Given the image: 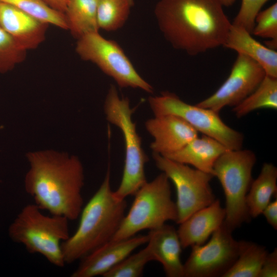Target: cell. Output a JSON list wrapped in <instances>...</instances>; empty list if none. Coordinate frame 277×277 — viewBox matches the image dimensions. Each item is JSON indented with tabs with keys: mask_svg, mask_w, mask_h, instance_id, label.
Segmentation results:
<instances>
[{
	"mask_svg": "<svg viewBox=\"0 0 277 277\" xmlns=\"http://www.w3.org/2000/svg\"><path fill=\"white\" fill-rule=\"evenodd\" d=\"M29 169L24 179L26 192L42 210L69 221L77 219L83 208L84 172L79 158L65 152L46 149L26 154Z\"/></svg>",
	"mask_w": 277,
	"mask_h": 277,
	"instance_id": "6da1fadb",
	"label": "cell"
},
{
	"mask_svg": "<svg viewBox=\"0 0 277 277\" xmlns=\"http://www.w3.org/2000/svg\"><path fill=\"white\" fill-rule=\"evenodd\" d=\"M223 7L221 0H159L154 11L172 47L195 56L224 46L231 23Z\"/></svg>",
	"mask_w": 277,
	"mask_h": 277,
	"instance_id": "7a4b0ae2",
	"label": "cell"
},
{
	"mask_svg": "<svg viewBox=\"0 0 277 277\" xmlns=\"http://www.w3.org/2000/svg\"><path fill=\"white\" fill-rule=\"evenodd\" d=\"M126 208L125 199L119 200L113 194L108 168L98 190L83 208L75 232L62 244L65 264L80 260L111 241L123 222Z\"/></svg>",
	"mask_w": 277,
	"mask_h": 277,
	"instance_id": "3957f363",
	"label": "cell"
},
{
	"mask_svg": "<svg viewBox=\"0 0 277 277\" xmlns=\"http://www.w3.org/2000/svg\"><path fill=\"white\" fill-rule=\"evenodd\" d=\"M42 211L35 204L25 205L9 226V235L29 253L41 254L54 266L63 267L61 245L70 236L69 220Z\"/></svg>",
	"mask_w": 277,
	"mask_h": 277,
	"instance_id": "277c9868",
	"label": "cell"
},
{
	"mask_svg": "<svg viewBox=\"0 0 277 277\" xmlns=\"http://www.w3.org/2000/svg\"><path fill=\"white\" fill-rule=\"evenodd\" d=\"M107 120L122 131L125 141V158L121 183L114 196L125 200L134 195L146 182L145 165L148 158L142 147L141 138L132 119V110L127 97H121L114 85L108 90L104 103Z\"/></svg>",
	"mask_w": 277,
	"mask_h": 277,
	"instance_id": "5b68a950",
	"label": "cell"
},
{
	"mask_svg": "<svg viewBox=\"0 0 277 277\" xmlns=\"http://www.w3.org/2000/svg\"><path fill=\"white\" fill-rule=\"evenodd\" d=\"M129 211L112 241L126 239L146 229L157 228L168 221L176 223L177 210L171 199L169 179L162 172L147 181L134 195Z\"/></svg>",
	"mask_w": 277,
	"mask_h": 277,
	"instance_id": "8992f818",
	"label": "cell"
},
{
	"mask_svg": "<svg viewBox=\"0 0 277 277\" xmlns=\"http://www.w3.org/2000/svg\"><path fill=\"white\" fill-rule=\"evenodd\" d=\"M254 153L248 149L227 150L213 166L225 197V217L223 224L231 231L250 221L246 195L252 182Z\"/></svg>",
	"mask_w": 277,
	"mask_h": 277,
	"instance_id": "52a82bcc",
	"label": "cell"
},
{
	"mask_svg": "<svg viewBox=\"0 0 277 277\" xmlns=\"http://www.w3.org/2000/svg\"><path fill=\"white\" fill-rule=\"evenodd\" d=\"M148 103L155 116L168 114L177 116L198 132L215 139L229 150L242 148L243 134L227 125L219 113L213 110L188 104L175 93L169 91L163 92L158 96H150Z\"/></svg>",
	"mask_w": 277,
	"mask_h": 277,
	"instance_id": "ba28073f",
	"label": "cell"
},
{
	"mask_svg": "<svg viewBox=\"0 0 277 277\" xmlns=\"http://www.w3.org/2000/svg\"><path fill=\"white\" fill-rule=\"evenodd\" d=\"M76 52L85 61L95 64L121 88H138L152 93L153 88L138 73L119 44L98 32L77 39Z\"/></svg>",
	"mask_w": 277,
	"mask_h": 277,
	"instance_id": "9c48e42d",
	"label": "cell"
},
{
	"mask_svg": "<svg viewBox=\"0 0 277 277\" xmlns=\"http://www.w3.org/2000/svg\"><path fill=\"white\" fill-rule=\"evenodd\" d=\"M156 166L174 184L176 190V223L180 224L197 210L211 204L216 199L210 185L214 177L188 165L153 153Z\"/></svg>",
	"mask_w": 277,
	"mask_h": 277,
	"instance_id": "30bf717a",
	"label": "cell"
},
{
	"mask_svg": "<svg viewBox=\"0 0 277 277\" xmlns=\"http://www.w3.org/2000/svg\"><path fill=\"white\" fill-rule=\"evenodd\" d=\"M232 232L222 223L207 243L191 246L183 264L184 277H222L238 258L243 244Z\"/></svg>",
	"mask_w": 277,
	"mask_h": 277,
	"instance_id": "8fae6325",
	"label": "cell"
},
{
	"mask_svg": "<svg viewBox=\"0 0 277 277\" xmlns=\"http://www.w3.org/2000/svg\"><path fill=\"white\" fill-rule=\"evenodd\" d=\"M266 75L259 63L245 54L238 53L225 82L212 95L196 105L217 113L225 107H234L253 92Z\"/></svg>",
	"mask_w": 277,
	"mask_h": 277,
	"instance_id": "7c38bea8",
	"label": "cell"
},
{
	"mask_svg": "<svg viewBox=\"0 0 277 277\" xmlns=\"http://www.w3.org/2000/svg\"><path fill=\"white\" fill-rule=\"evenodd\" d=\"M148 235H137L118 241H110L81 259L71 277L103 276L129 255L139 246L147 243Z\"/></svg>",
	"mask_w": 277,
	"mask_h": 277,
	"instance_id": "4fadbf2b",
	"label": "cell"
},
{
	"mask_svg": "<svg viewBox=\"0 0 277 277\" xmlns=\"http://www.w3.org/2000/svg\"><path fill=\"white\" fill-rule=\"evenodd\" d=\"M153 137L150 148L154 153L166 156L182 148L198 136V132L182 118L171 114L155 116L145 122Z\"/></svg>",
	"mask_w": 277,
	"mask_h": 277,
	"instance_id": "5bb4252c",
	"label": "cell"
},
{
	"mask_svg": "<svg viewBox=\"0 0 277 277\" xmlns=\"http://www.w3.org/2000/svg\"><path fill=\"white\" fill-rule=\"evenodd\" d=\"M47 24L0 2V27L24 50L35 48L45 38Z\"/></svg>",
	"mask_w": 277,
	"mask_h": 277,
	"instance_id": "9a60e30c",
	"label": "cell"
},
{
	"mask_svg": "<svg viewBox=\"0 0 277 277\" xmlns=\"http://www.w3.org/2000/svg\"><path fill=\"white\" fill-rule=\"evenodd\" d=\"M147 247L152 261L160 262L167 276L184 277L183 264L181 259L182 245L177 230L165 224L148 233Z\"/></svg>",
	"mask_w": 277,
	"mask_h": 277,
	"instance_id": "2e32d148",
	"label": "cell"
},
{
	"mask_svg": "<svg viewBox=\"0 0 277 277\" xmlns=\"http://www.w3.org/2000/svg\"><path fill=\"white\" fill-rule=\"evenodd\" d=\"M225 217V208L216 199L211 204L195 212L179 224L177 230L182 248L202 245Z\"/></svg>",
	"mask_w": 277,
	"mask_h": 277,
	"instance_id": "e0dca14e",
	"label": "cell"
},
{
	"mask_svg": "<svg viewBox=\"0 0 277 277\" xmlns=\"http://www.w3.org/2000/svg\"><path fill=\"white\" fill-rule=\"evenodd\" d=\"M227 150L229 149L218 141L203 134L202 137H195L178 151L163 156L190 165L214 177V164L218 157Z\"/></svg>",
	"mask_w": 277,
	"mask_h": 277,
	"instance_id": "ac0fdd59",
	"label": "cell"
},
{
	"mask_svg": "<svg viewBox=\"0 0 277 277\" xmlns=\"http://www.w3.org/2000/svg\"><path fill=\"white\" fill-rule=\"evenodd\" d=\"M242 27L231 24L224 47L245 54L259 63L266 75L277 78V52L256 41Z\"/></svg>",
	"mask_w": 277,
	"mask_h": 277,
	"instance_id": "d6986e66",
	"label": "cell"
},
{
	"mask_svg": "<svg viewBox=\"0 0 277 277\" xmlns=\"http://www.w3.org/2000/svg\"><path fill=\"white\" fill-rule=\"evenodd\" d=\"M276 167L272 164L264 163L258 177L252 181L246 195V204L251 218L262 214L272 195L276 194Z\"/></svg>",
	"mask_w": 277,
	"mask_h": 277,
	"instance_id": "ffe728a7",
	"label": "cell"
},
{
	"mask_svg": "<svg viewBox=\"0 0 277 277\" xmlns=\"http://www.w3.org/2000/svg\"><path fill=\"white\" fill-rule=\"evenodd\" d=\"M96 7V0H68L65 15L73 36L98 32Z\"/></svg>",
	"mask_w": 277,
	"mask_h": 277,
	"instance_id": "44dd1931",
	"label": "cell"
},
{
	"mask_svg": "<svg viewBox=\"0 0 277 277\" xmlns=\"http://www.w3.org/2000/svg\"><path fill=\"white\" fill-rule=\"evenodd\" d=\"M268 252L263 246L243 241L238 258L222 277H259Z\"/></svg>",
	"mask_w": 277,
	"mask_h": 277,
	"instance_id": "7402d4cb",
	"label": "cell"
},
{
	"mask_svg": "<svg viewBox=\"0 0 277 277\" xmlns=\"http://www.w3.org/2000/svg\"><path fill=\"white\" fill-rule=\"evenodd\" d=\"M262 108L277 109V78L265 76L259 86L232 110L238 118Z\"/></svg>",
	"mask_w": 277,
	"mask_h": 277,
	"instance_id": "603a6c76",
	"label": "cell"
},
{
	"mask_svg": "<svg viewBox=\"0 0 277 277\" xmlns=\"http://www.w3.org/2000/svg\"><path fill=\"white\" fill-rule=\"evenodd\" d=\"M133 5V0H96L99 29L111 32L122 28Z\"/></svg>",
	"mask_w": 277,
	"mask_h": 277,
	"instance_id": "cb8c5ba5",
	"label": "cell"
},
{
	"mask_svg": "<svg viewBox=\"0 0 277 277\" xmlns=\"http://www.w3.org/2000/svg\"><path fill=\"white\" fill-rule=\"evenodd\" d=\"M0 2L13 6L43 23L68 29L65 14L52 8L44 0H0Z\"/></svg>",
	"mask_w": 277,
	"mask_h": 277,
	"instance_id": "d4e9b609",
	"label": "cell"
},
{
	"mask_svg": "<svg viewBox=\"0 0 277 277\" xmlns=\"http://www.w3.org/2000/svg\"><path fill=\"white\" fill-rule=\"evenodd\" d=\"M152 261L147 246L138 252L129 255L114 266L104 277H140L142 275L146 265Z\"/></svg>",
	"mask_w": 277,
	"mask_h": 277,
	"instance_id": "484cf974",
	"label": "cell"
},
{
	"mask_svg": "<svg viewBox=\"0 0 277 277\" xmlns=\"http://www.w3.org/2000/svg\"><path fill=\"white\" fill-rule=\"evenodd\" d=\"M26 51L0 27V73L10 71L21 63Z\"/></svg>",
	"mask_w": 277,
	"mask_h": 277,
	"instance_id": "4316f807",
	"label": "cell"
},
{
	"mask_svg": "<svg viewBox=\"0 0 277 277\" xmlns=\"http://www.w3.org/2000/svg\"><path fill=\"white\" fill-rule=\"evenodd\" d=\"M251 34L277 40V3L257 14Z\"/></svg>",
	"mask_w": 277,
	"mask_h": 277,
	"instance_id": "83f0119b",
	"label": "cell"
},
{
	"mask_svg": "<svg viewBox=\"0 0 277 277\" xmlns=\"http://www.w3.org/2000/svg\"><path fill=\"white\" fill-rule=\"evenodd\" d=\"M268 1L242 0L239 11L231 24L244 28L251 34L256 15Z\"/></svg>",
	"mask_w": 277,
	"mask_h": 277,
	"instance_id": "f1b7e54d",
	"label": "cell"
},
{
	"mask_svg": "<svg viewBox=\"0 0 277 277\" xmlns=\"http://www.w3.org/2000/svg\"><path fill=\"white\" fill-rule=\"evenodd\" d=\"M277 276V249L267 253L262 265L259 277Z\"/></svg>",
	"mask_w": 277,
	"mask_h": 277,
	"instance_id": "f546056e",
	"label": "cell"
},
{
	"mask_svg": "<svg viewBox=\"0 0 277 277\" xmlns=\"http://www.w3.org/2000/svg\"><path fill=\"white\" fill-rule=\"evenodd\" d=\"M267 222L275 230L277 229V200L270 202L262 212Z\"/></svg>",
	"mask_w": 277,
	"mask_h": 277,
	"instance_id": "4dcf8cb0",
	"label": "cell"
},
{
	"mask_svg": "<svg viewBox=\"0 0 277 277\" xmlns=\"http://www.w3.org/2000/svg\"><path fill=\"white\" fill-rule=\"evenodd\" d=\"M54 9L65 14L68 0H44Z\"/></svg>",
	"mask_w": 277,
	"mask_h": 277,
	"instance_id": "1f68e13d",
	"label": "cell"
},
{
	"mask_svg": "<svg viewBox=\"0 0 277 277\" xmlns=\"http://www.w3.org/2000/svg\"><path fill=\"white\" fill-rule=\"evenodd\" d=\"M236 0H221L222 4L225 7H230L232 6Z\"/></svg>",
	"mask_w": 277,
	"mask_h": 277,
	"instance_id": "d6a6232c",
	"label": "cell"
}]
</instances>
